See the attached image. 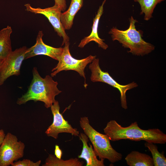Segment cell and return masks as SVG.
<instances>
[{
	"instance_id": "4fadbf2b",
	"label": "cell",
	"mask_w": 166,
	"mask_h": 166,
	"mask_svg": "<svg viewBox=\"0 0 166 166\" xmlns=\"http://www.w3.org/2000/svg\"><path fill=\"white\" fill-rule=\"evenodd\" d=\"M106 0H104L101 6H100L93 20V23L92 26V30L90 34L85 37L81 41L78 46L81 48H83L85 45L92 41L96 43L99 47L104 49H106L108 45L104 42V40L99 38L98 33V29L99 20L103 12V7Z\"/></svg>"
},
{
	"instance_id": "6da1fadb",
	"label": "cell",
	"mask_w": 166,
	"mask_h": 166,
	"mask_svg": "<svg viewBox=\"0 0 166 166\" xmlns=\"http://www.w3.org/2000/svg\"><path fill=\"white\" fill-rule=\"evenodd\" d=\"M103 130L112 141L128 139L135 141L143 140L154 144H164L166 142V135L160 130L157 128L142 129L136 122L123 127L116 121L112 120L107 123Z\"/></svg>"
},
{
	"instance_id": "cb8c5ba5",
	"label": "cell",
	"mask_w": 166,
	"mask_h": 166,
	"mask_svg": "<svg viewBox=\"0 0 166 166\" xmlns=\"http://www.w3.org/2000/svg\"><path fill=\"white\" fill-rule=\"evenodd\" d=\"M3 61H2L0 59V70L1 68Z\"/></svg>"
},
{
	"instance_id": "3957f363",
	"label": "cell",
	"mask_w": 166,
	"mask_h": 166,
	"mask_svg": "<svg viewBox=\"0 0 166 166\" xmlns=\"http://www.w3.org/2000/svg\"><path fill=\"white\" fill-rule=\"evenodd\" d=\"M129 22V27L126 30H120L115 27L110 29L109 34L111 35L113 41H118L124 47L130 49L128 53L137 56H143L154 50V46L144 41L140 31L136 30L135 24L137 21L131 16Z\"/></svg>"
},
{
	"instance_id": "ba28073f",
	"label": "cell",
	"mask_w": 166,
	"mask_h": 166,
	"mask_svg": "<svg viewBox=\"0 0 166 166\" xmlns=\"http://www.w3.org/2000/svg\"><path fill=\"white\" fill-rule=\"evenodd\" d=\"M53 117V122L45 132L47 136L57 139L59 134L69 133L72 136H79V131L72 127L68 121L64 118L60 112V107L58 101H56L50 107Z\"/></svg>"
},
{
	"instance_id": "7402d4cb",
	"label": "cell",
	"mask_w": 166,
	"mask_h": 166,
	"mask_svg": "<svg viewBox=\"0 0 166 166\" xmlns=\"http://www.w3.org/2000/svg\"><path fill=\"white\" fill-rule=\"evenodd\" d=\"M62 154V151L60 148L59 146L58 145H55L54 149V155L57 158L60 159H61Z\"/></svg>"
},
{
	"instance_id": "ffe728a7",
	"label": "cell",
	"mask_w": 166,
	"mask_h": 166,
	"mask_svg": "<svg viewBox=\"0 0 166 166\" xmlns=\"http://www.w3.org/2000/svg\"><path fill=\"white\" fill-rule=\"evenodd\" d=\"M41 163V160H39L34 162L29 159H24L22 160H19L14 162L12 166H39Z\"/></svg>"
},
{
	"instance_id": "277c9868",
	"label": "cell",
	"mask_w": 166,
	"mask_h": 166,
	"mask_svg": "<svg viewBox=\"0 0 166 166\" xmlns=\"http://www.w3.org/2000/svg\"><path fill=\"white\" fill-rule=\"evenodd\" d=\"M79 124L84 133L92 144L95 152L99 159H107L112 163L122 159V154L113 149L109 137L95 129L90 124L88 117H81Z\"/></svg>"
},
{
	"instance_id": "9a60e30c",
	"label": "cell",
	"mask_w": 166,
	"mask_h": 166,
	"mask_svg": "<svg viewBox=\"0 0 166 166\" xmlns=\"http://www.w3.org/2000/svg\"><path fill=\"white\" fill-rule=\"evenodd\" d=\"M125 159L129 166H153L152 157L145 153L132 151L126 156Z\"/></svg>"
},
{
	"instance_id": "603a6c76",
	"label": "cell",
	"mask_w": 166,
	"mask_h": 166,
	"mask_svg": "<svg viewBox=\"0 0 166 166\" xmlns=\"http://www.w3.org/2000/svg\"><path fill=\"white\" fill-rule=\"evenodd\" d=\"M5 136L4 130L2 129H0V145L1 144Z\"/></svg>"
},
{
	"instance_id": "5b68a950",
	"label": "cell",
	"mask_w": 166,
	"mask_h": 166,
	"mask_svg": "<svg viewBox=\"0 0 166 166\" xmlns=\"http://www.w3.org/2000/svg\"><path fill=\"white\" fill-rule=\"evenodd\" d=\"M65 45L63 52L58 61V62L52 69L51 76L53 77L62 71L74 70L84 77L85 79L84 86L86 88L87 85L86 83L85 69L88 64L91 63L96 58V56L90 55L82 59H76L72 57L70 53L69 42L65 43Z\"/></svg>"
},
{
	"instance_id": "44dd1931",
	"label": "cell",
	"mask_w": 166,
	"mask_h": 166,
	"mask_svg": "<svg viewBox=\"0 0 166 166\" xmlns=\"http://www.w3.org/2000/svg\"><path fill=\"white\" fill-rule=\"evenodd\" d=\"M55 5H57L61 11H65L66 8V0H54Z\"/></svg>"
},
{
	"instance_id": "ac0fdd59",
	"label": "cell",
	"mask_w": 166,
	"mask_h": 166,
	"mask_svg": "<svg viewBox=\"0 0 166 166\" xmlns=\"http://www.w3.org/2000/svg\"><path fill=\"white\" fill-rule=\"evenodd\" d=\"M164 0H134L138 2L141 7L140 14H144V20L148 21L152 17L154 10L156 5Z\"/></svg>"
},
{
	"instance_id": "7a4b0ae2",
	"label": "cell",
	"mask_w": 166,
	"mask_h": 166,
	"mask_svg": "<svg viewBox=\"0 0 166 166\" xmlns=\"http://www.w3.org/2000/svg\"><path fill=\"white\" fill-rule=\"evenodd\" d=\"M32 73L33 79L27 91L18 99L17 104L21 105L33 100L42 102L46 108H50L56 101L55 97L61 92L57 87L58 82L49 75L42 77L36 67L33 68Z\"/></svg>"
},
{
	"instance_id": "52a82bcc",
	"label": "cell",
	"mask_w": 166,
	"mask_h": 166,
	"mask_svg": "<svg viewBox=\"0 0 166 166\" xmlns=\"http://www.w3.org/2000/svg\"><path fill=\"white\" fill-rule=\"evenodd\" d=\"M25 148L24 144L18 141L16 136L8 132L0 145V166H9L22 158Z\"/></svg>"
},
{
	"instance_id": "e0dca14e",
	"label": "cell",
	"mask_w": 166,
	"mask_h": 166,
	"mask_svg": "<svg viewBox=\"0 0 166 166\" xmlns=\"http://www.w3.org/2000/svg\"><path fill=\"white\" fill-rule=\"evenodd\" d=\"M84 162L77 158H72L67 160L57 158L54 155L49 154L42 166H82Z\"/></svg>"
},
{
	"instance_id": "2e32d148",
	"label": "cell",
	"mask_w": 166,
	"mask_h": 166,
	"mask_svg": "<svg viewBox=\"0 0 166 166\" xmlns=\"http://www.w3.org/2000/svg\"><path fill=\"white\" fill-rule=\"evenodd\" d=\"M11 27L8 26L0 30V59L4 61L12 52L10 35Z\"/></svg>"
},
{
	"instance_id": "8fae6325",
	"label": "cell",
	"mask_w": 166,
	"mask_h": 166,
	"mask_svg": "<svg viewBox=\"0 0 166 166\" xmlns=\"http://www.w3.org/2000/svg\"><path fill=\"white\" fill-rule=\"evenodd\" d=\"M43 34L39 31L36 38L35 44L27 48L25 54V59L38 55H45L58 61L61 56L64 48H55L45 44L42 40Z\"/></svg>"
},
{
	"instance_id": "8992f818",
	"label": "cell",
	"mask_w": 166,
	"mask_h": 166,
	"mask_svg": "<svg viewBox=\"0 0 166 166\" xmlns=\"http://www.w3.org/2000/svg\"><path fill=\"white\" fill-rule=\"evenodd\" d=\"M89 68L91 72L90 79L93 82H101L107 84L117 89L121 94V106L124 109L128 108L126 93L128 90L135 88L138 85L134 82L126 85H122L117 82L107 72L102 71L99 65L98 58H95L90 63Z\"/></svg>"
},
{
	"instance_id": "7c38bea8",
	"label": "cell",
	"mask_w": 166,
	"mask_h": 166,
	"mask_svg": "<svg viewBox=\"0 0 166 166\" xmlns=\"http://www.w3.org/2000/svg\"><path fill=\"white\" fill-rule=\"evenodd\" d=\"M83 147L81 154L78 156V158L84 159L86 162V166H104V160H98L97 158L92 145H88L89 139L84 133L81 132L79 135Z\"/></svg>"
},
{
	"instance_id": "d6986e66",
	"label": "cell",
	"mask_w": 166,
	"mask_h": 166,
	"mask_svg": "<svg viewBox=\"0 0 166 166\" xmlns=\"http://www.w3.org/2000/svg\"><path fill=\"white\" fill-rule=\"evenodd\" d=\"M155 144L147 142L144 143L145 147L148 148L152 153L154 166H166V158L164 155V152H160L157 146Z\"/></svg>"
},
{
	"instance_id": "9c48e42d",
	"label": "cell",
	"mask_w": 166,
	"mask_h": 166,
	"mask_svg": "<svg viewBox=\"0 0 166 166\" xmlns=\"http://www.w3.org/2000/svg\"><path fill=\"white\" fill-rule=\"evenodd\" d=\"M27 49L26 46L17 49L12 51L3 61L0 70V85L10 77L20 74L21 67L25 60Z\"/></svg>"
},
{
	"instance_id": "5bb4252c",
	"label": "cell",
	"mask_w": 166,
	"mask_h": 166,
	"mask_svg": "<svg viewBox=\"0 0 166 166\" xmlns=\"http://www.w3.org/2000/svg\"><path fill=\"white\" fill-rule=\"evenodd\" d=\"M83 0H71L69 8L61 15V21L65 30L70 29L74 17L83 5Z\"/></svg>"
},
{
	"instance_id": "30bf717a",
	"label": "cell",
	"mask_w": 166,
	"mask_h": 166,
	"mask_svg": "<svg viewBox=\"0 0 166 166\" xmlns=\"http://www.w3.org/2000/svg\"><path fill=\"white\" fill-rule=\"evenodd\" d=\"M25 6L27 11L34 14H42L46 17L58 36L62 38L63 40L62 45L65 43L69 42V38L61 22V10L57 5L54 4L53 6L44 9L34 8L29 3L25 4Z\"/></svg>"
}]
</instances>
